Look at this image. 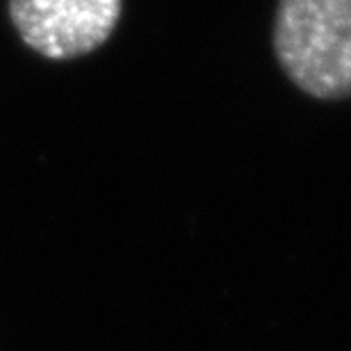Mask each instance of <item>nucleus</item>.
Here are the masks:
<instances>
[{"label":"nucleus","mask_w":351,"mask_h":351,"mask_svg":"<svg viewBox=\"0 0 351 351\" xmlns=\"http://www.w3.org/2000/svg\"><path fill=\"white\" fill-rule=\"evenodd\" d=\"M274 53L308 96H351V0H278Z\"/></svg>","instance_id":"obj_1"},{"label":"nucleus","mask_w":351,"mask_h":351,"mask_svg":"<svg viewBox=\"0 0 351 351\" xmlns=\"http://www.w3.org/2000/svg\"><path fill=\"white\" fill-rule=\"evenodd\" d=\"M121 0H10V19L25 46L48 60H73L110 39Z\"/></svg>","instance_id":"obj_2"}]
</instances>
